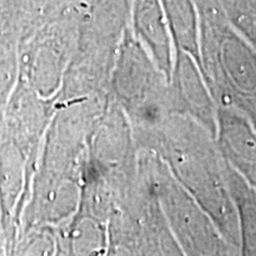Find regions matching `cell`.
<instances>
[{"label": "cell", "mask_w": 256, "mask_h": 256, "mask_svg": "<svg viewBox=\"0 0 256 256\" xmlns=\"http://www.w3.org/2000/svg\"><path fill=\"white\" fill-rule=\"evenodd\" d=\"M136 140L142 150L165 162L240 255L238 216L226 184V162L215 138L191 118L171 114L156 130L136 134Z\"/></svg>", "instance_id": "6da1fadb"}, {"label": "cell", "mask_w": 256, "mask_h": 256, "mask_svg": "<svg viewBox=\"0 0 256 256\" xmlns=\"http://www.w3.org/2000/svg\"><path fill=\"white\" fill-rule=\"evenodd\" d=\"M200 22L202 74L217 107L241 112L256 128V51L232 26L220 0H203Z\"/></svg>", "instance_id": "7a4b0ae2"}, {"label": "cell", "mask_w": 256, "mask_h": 256, "mask_svg": "<svg viewBox=\"0 0 256 256\" xmlns=\"http://www.w3.org/2000/svg\"><path fill=\"white\" fill-rule=\"evenodd\" d=\"M112 88L115 101L134 126V133L156 130L172 113L168 81L130 26L118 46Z\"/></svg>", "instance_id": "3957f363"}, {"label": "cell", "mask_w": 256, "mask_h": 256, "mask_svg": "<svg viewBox=\"0 0 256 256\" xmlns=\"http://www.w3.org/2000/svg\"><path fill=\"white\" fill-rule=\"evenodd\" d=\"M138 160L148 174L168 228L183 255H238L206 211L176 180L158 156L142 150Z\"/></svg>", "instance_id": "277c9868"}, {"label": "cell", "mask_w": 256, "mask_h": 256, "mask_svg": "<svg viewBox=\"0 0 256 256\" xmlns=\"http://www.w3.org/2000/svg\"><path fill=\"white\" fill-rule=\"evenodd\" d=\"M174 114L191 118L214 138L217 130V104L196 60L182 51H174V62L168 81Z\"/></svg>", "instance_id": "5b68a950"}, {"label": "cell", "mask_w": 256, "mask_h": 256, "mask_svg": "<svg viewBox=\"0 0 256 256\" xmlns=\"http://www.w3.org/2000/svg\"><path fill=\"white\" fill-rule=\"evenodd\" d=\"M216 145L224 159L256 188V128L241 112L217 107Z\"/></svg>", "instance_id": "8992f818"}, {"label": "cell", "mask_w": 256, "mask_h": 256, "mask_svg": "<svg viewBox=\"0 0 256 256\" xmlns=\"http://www.w3.org/2000/svg\"><path fill=\"white\" fill-rule=\"evenodd\" d=\"M130 28L170 81L174 48L160 0H132Z\"/></svg>", "instance_id": "52a82bcc"}, {"label": "cell", "mask_w": 256, "mask_h": 256, "mask_svg": "<svg viewBox=\"0 0 256 256\" xmlns=\"http://www.w3.org/2000/svg\"><path fill=\"white\" fill-rule=\"evenodd\" d=\"M174 51L188 54L202 72L200 22L194 0H160Z\"/></svg>", "instance_id": "ba28073f"}, {"label": "cell", "mask_w": 256, "mask_h": 256, "mask_svg": "<svg viewBox=\"0 0 256 256\" xmlns=\"http://www.w3.org/2000/svg\"><path fill=\"white\" fill-rule=\"evenodd\" d=\"M226 184L240 232V255H256V188L226 162Z\"/></svg>", "instance_id": "9c48e42d"}, {"label": "cell", "mask_w": 256, "mask_h": 256, "mask_svg": "<svg viewBox=\"0 0 256 256\" xmlns=\"http://www.w3.org/2000/svg\"><path fill=\"white\" fill-rule=\"evenodd\" d=\"M232 26L256 51V0H220Z\"/></svg>", "instance_id": "30bf717a"}]
</instances>
